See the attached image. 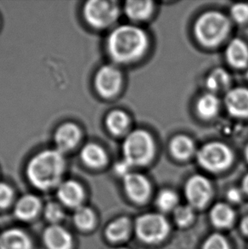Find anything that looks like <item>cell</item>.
<instances>
[{
    "instance_id": "cell-1",
    "label": "cell",
    "mask_w": 248,
    "mask_h": 249,
    "mask_svg": "<svg viewBox=\"0 0 248 249\" xmlns=\"http://www.w3.org/2000/svg\"><path fill=\"white\" fill-rule=\"evenodd\" d=\"M148 39L144 31L131 25L115 28L107 38V51L111 59L118 63L135 61L147 49Z\"/></svg>"
},
{
    "instance_id": "cell-2",
    "label": "cell",
    "mask_w": 248,
    "mask_h": 249,
    "mask_svg": "<svg viewBox=\"0 0 248 249\" xmlns=\"http://www.w3.org/2000/svg\"><path fill=\"white\" fill-rule=\"evenodd\" d=\"M65 168L62 153L57 150H46L31 159L27 167L29 181L43 191L59 186Z\"/></svg>"
},
{
    "instance_id": "cell-3",
    "label": "cell",
    "mask_w": 248,
    "mask_h": 249,
    "mask_svg": "<svg viewBox=\"0 0 248 249\" xmlns=\"http://www.w3.org/2000/svg\"><path fill=\"white\" fill-rule=\"evenodd\" d=\"M230 30V21L224 14L208 11L195 23V36L206 47H214L225 39Z\"/></svg>"
},
{
    "instance_id": "cell-4",
    "label": "cell",
    "mask_w": 248,
    "mask_h": 249,
    "mask_svg": "<svg viewBox=\"0 0 248 249\" xmlns=\"http://www.w3.org/2000/svg\"><path fill=\"white\" fill-rule=\"evenodd\" d=\"M124 160L132 167L143 166L151 161L155 145L151 135L143 129H136L126 136L123 145Z\"/></svg>"
},
{
    "instance_id": "cell-5",
    "label": "cell",
    "mask_w": 248,
    "mask_h": 249,
    "mask_svg": "<svg viewBox=\"0 0 248 249\" xmlns=\"http://www.w3.org/2000/svg\"><path fill=\"white\" fill-rule=\"evenodd\" d=\"M234 159L231 149L221 142H210L196 152V160L201 168L210 172H220L229 168Z\"/></svg>"
},
{
    "instance_id": "cell-6",
    "label": "cell",
    "mask_w": 248,
    "mask_h": 249,
    "mask_svg": "<svg viewBox=\"0 0 248 249\" xmlns=\"http://www.w3.org/2000/svg\"><path fill=\"white\" fill-rule=\"evenodd\" d=\"M134 229L139 239L142 242L156 244L168 236L170 226L162 214L150 213L140 216L136 219Z\"/></svg>"
},
{
    "instance_id": "cell-7",
    "label": "cell",
    "mask_w": 248,
    "mask_h": 249,
    "mask_svg": "<svg viewBox=\"0 0 248 249\" xmlns=\"http://www.w3.org/2000/svg\"><path fill=\"white\" fill-rule=\"evenodd\" d=\"M119 7L114 1L91 0L85 4L84 15L88 23L95 28H105L114 23L119 17Z\"/></svg>"
},
{
    "instance_id": "cell-8",
    "label": "cell",
    "mask_w": 248,
    "mask_h": 249,
    "mask_svg": "<svg viewBox=\"0 0 248 249\" xmlns=\"http://www.w3.org/2000/svg\"><path fill=\"white\" fill-rule=\"evenodd\" d=\"M185 195L192 208L202 209L213 196L211 182L202 175H194L185 184Z\"/></svg>"
},
{
    "instance_id": "cell-9",
    "label": "cell",
    "mask_w": 248,
    "mask_h": 249,
    "mask_svg": "<svg viewBox=\"0 0 248 249\" xmlns=\"http://www.w3.org/2000/svg\"><path fill=\"white\" fill-rule=\"evenodd\" d=\"M122 84V76L117 68L106 65L98 71L94 85L99 94L104 97H111L118 93Z\"/></svg>"
},
{
    "instance_id": "cell-10",
    "label": "cell",
    "mask_w": 248,
    "mask_h": 249,
    "mask_svg": "<svg viewBox=\"0 0 248 249\" xmlns=\"http://www.w3.org/2000/svg\"><path fill=\"white\" fill-rule=\"evenodd\" d=\"M124 186L127 196L136 203H143L151 194V185L144 175L130 173L124 178Z\"/></svg>"
},
{
    "instance_id": "cell-11",
    "label": "cell",
    "mask_w": 248,
    "mask_h": 249,
    "mask_svg": "<svg viewBox=\"0 0 248 249\" xmlns=\"http://www.w3.org/2000/svg\"><path fill=\"white\" fill-rule=\"evenodd\" d=\"M225 106L230 114L235 118L248 117V89L235 88L226 93Z\"/></svg>"
},
{
    "instance_id": "cell-12",
    "label": "cell",
    "mask_w": 248,
    "mask_h": 249,
    "mask_svg": "<svg viewBox=\"0 0 248 249\" xmlns=\"http://www.w3.org/2000/svg\"><path fill=\"white\" fill-rule=\"evenodd\" d=\"M80 137V129L77 125L71 123L61 125L54 135L56 150L61 153L70 151L77 145Z\"/></svg>"
},
{
    "instance_id": "cell-13",
    "label": "cell",
    "mask_w": 248,
    "mask_h": 249,
    "mask_svg": "<svg viewBox=\"0 0 248 249\" xmlns=\"http://www.w3.org/2000/svg\"><path fill=\"white\" fill-rule=\"evenodd\" d=\"M57 196L64 205L77 209L84 201V189L77 182L67 180L58 186Z\"/></svg>"
},
{
    "instance_id": "cell-14",
    "label": "cell",
    "mask_w": 248,
    "mask_h": 249,
    "mask_svg": "<svg viewBox=\"0 0 248 249\" xmlns=\"http://www.w3.org/2000/svg\"><path fill=\"white\" fill-rule=\"evenodd\" d=\"M44 242L48 249H71L72 238L70 233L62 226L52 225L44 232Z\"/></svg>"
},
{
    "instance_id": "cell-15",
    "label": "cell",
    "mask_w": 248,
    "mask_h": 249,
    "mask_svg": "<svg viewBox=\"0 0 248 249\" xmlns=\"http://www.w3.org/2000/svg\"><path fill=\"white\" fill-rule=\"evenodd\" d=\"M225 57L233 68L241 69L248 64V46L240 38L232 39L225 50Z\"/></svg>"
},
{
    "instance_id": "cell-16",
    "label": "cell",
    "mask_w": 248,
    "mask_h": 249,
    "mask_svg": "<svg viewBox=\"0 0 248 249\" xmlns=\"http://www.w3.org/2000/svg\"><path fill=\"white\" fill-rule=\"evenodd\" d=\"M32 246L30 237L21 230H8L0 235V249H32Z\"/></svg>"
},
{
    "instance_id": "cell-17",
    "label": "cell",
    "mask_w": 248,
    "mask_h": 249,
    "mask_svg": "<svg viewBox=\"0 0 248 249\" xmlns=\"http://www.w3.org/2000/svg\"><path fill=\"white\" fill-rule=\"evenodd\" d=\"M235 213L230 206L218 202L210 211V219L213 225L220 229H226L233 225Z\"/></svg>"
},
{
    "instance_id": "cell-18",
    "label": "cell",
    "mask_w": 248,
    "mask_h": 249,
    "mask_svg": "<svg viewBox=\"0 0 248 249\" xmlns=\"http://www.w3.org/2000/svg\"><path fill=\"white\" fill-rule=\"evenodd\" d=\"M39 199L34 195L23 196L19 199L15 208V214L21 220H30L37 215L40 210Z\"/></svg>"
},
{
    "instance_id": "cell-19",
    "label": "cell",
    "mask_w": 248,
    "mask_h": 249,
    "mask_svg": "<svg viewBox=\"0 0 248 249\" xmlns=\"http://www.w3.org/2000/svg\"><path fill=\"white\" fill-rule=\"evenodd\" d=\"M81 158L86 165L94 168H101L107 161V156L104 149L94 143L84 146L81 152Z\"/></svg>"
},
{
    "instance_id": "cell-20",
    "label": "cell",
    "mask_w": 248,
    "mask_h": 249,
    "mask_svg": "<svg viewBox=\"0 0 248 249\" xmlns=\"http://www.w3.org/2000/svg\"><path fill=\"white\" fill-rule=\"evenodd\" d=\"M154 6L151 1H127L124 11L130 20L141 21L150 17Z\"/></svg>"
},
{
    "instance_id": "cell-21",
    "label": "cell",
    "mask_w": 248,
    "mask_h": 249,
    "mask_svg": "<svg viewBox=\"0 0 248 249\" xmlns=\"http://www.w3.org/2000/svg\"><path fill=\"white\" fill-rule=\"evenodd\" d=\"M205 84L210 93L215 94L229 89L231 84V77L225 69L216 68L209 73Z\"/></svg>"
},
{
    "instance_id": "cell-22",
    "label": "cell",
    "mask_w": 248,
    "mask_h": 249,
    "mask_svg": "<svg viewBox=\"0 0 248 249\" xmlns=\"http://www.w3.org/2000/svg\"><path fill=\"white\" fill-rule=\"evenodd\" d=\"M170 151L176 159L185 160L194 154L195 146L192 139L186 135H177L172 140Z\"/></svg>"
},
{
    "instance_id": "cell-23",
    "label": "cell",
    "mask_w": 248,
    "mask_h": 249,
    "mask_svg": "<svg viewBox=\"0 0 248 249\" xmlns=\"http://www.w3.org/2000/svg\"><path fill=\"white\" fill-rule=\"evenodd\" d=\"M130 220L127 217H121L108 225L105 234L108 240L117 243L126 239L130 232Z\"/></svg>"
},
{
    "instance_id": "cell-24",
    "label": "cell",
    "mask_w": 248,
    "mask_h": 249,
    "mask_svg": "<svg viewBox=\"0 0 248 249\" xmlns=\"http://www.w3.org/2000/svg\"><path fill=\"white\" fill-rule=\"evenodd\" d=\"M220 107V101L213 93L202 94L196 102V111L203 118H213Z\"/></svg>"
},
{
    "instance_id": "cell-25",
    "label": "cell",
    "mask_w": 248,
    "mask_h": 249,
    "mask_svg": "<svg viewBox=\"0 0 248 249\" xmlns=\"http://www.w3.org/2000/svg\"><path fill=\"white\" fill-rule=\"evenodd\" d=\"M106 125L111 134L122 135H124L128 128L129 119L124 111L115 110L107 115L106 119Z\"/></svg>"
},
{
    "instance_id": "cell-26",
    "label": "cell",
    "mask_w": 248,
    "mask_h": 249,
    "mask_svg": "<svg viewBox=\"0 0 248 249\" xmlns=\"http://www.w3.org/2000/svg\"><path fill=\"white\" fill-rule=\"evenodd\" d=\"M73 220L77 228L82 231H89L95 224V215L92 209L81 206L75 210Z\"/></svg>"
},
{
    "instance_id": "cell-27",
    "label": "cell",
    "mask_w": 248,
    "mask_h": 249,
    "mask_svg": "<svg viewBox=\"0 0 248 249\" xmlns=\"http://www.w3.org/2000/svg\"><path fill=\"white\" fill-rule=\"evenodd\" d=\"M178 196L172 190H162L158 194L156 203L159 210L162 212H169L178 207Z\"/></svg>"
},
{
    "instance_id": "cell-28",
    "label": "cell",
    "mask_w": 248,
    "mask_h": 249,
    "mask_svg": "<svg viewBox=\"0 0 248 249\" xmlns=\"http://www.w3.org/2000/svg\"><path fill=\"white\" fill-rule=\"evenodd\" d=\"M174 217L178 226L186 227L190 226L195 218L193 208L190 205L178 206L174 210Z\"/></svg>"
},
{
    "instance_id": "cell-29",
    "label": "cell",
    "mask_w": 248,
    "mask_h": 249,
    "mask_svg": "<svg viewBox=\"0 0 248 249\" xmlns=\"http://www.w3.org/2000/svg\"><path fill=\"white\" fill-rule=\"evenodd\" d=\"M201 249H230V245L225 236L215 233L208 236Z\"/></svg>"
},
{
    "instance_id": "cell-30",
    "label": "cell",
    "mask_w": 248,
    "mask_h": 249,
    "mask_svg": "<svg viewBox=\"0 0 248 249\" xmlns=\"http://www.w3.org/2000/svg\"><path fill=\"white\" fill-rule=\"evenodd\" d=\"M232 20L242 24L248 20V4L245 3H234L230 10Z\"/></svg>"
},
{
    "instance_id": "cell-31",
    "label": "cell",
    "mask_w": 248,
    "mask_h": 249,
    "mask_svg": "<svg viewBox=\"0 0 248 249\" xmlns=\"http://www.w3.org/2000/svg\"><path fill=\"white\" fill-rule=\"evenodd\" d=\"M44 214L46 219L53 225H57V223L60 222L64 217L63 210L61 206L55 202L48 203L44 210Z\"/></svg>"
},
{
    "instance_id": "cell-32",
    "label": "cell",
    "mask_w": 248,
    "mask_h": 249,
    "mask_svg": "<svg viewBox=\"0 0 248 249\" xmlns=\"http://www.w3.org/2000/svg\"><path fill=\"white\" fill-rule=\"evenodd\" d=\"M13 191L5 183H0V209L10 205L13 199Z\"/></svg>"
},
{
    "instance_id": "cell-33",
    "label": "cell",
    "mask_w": 248,
    "mask_h": 249,
    "mask_svg": "<svg viewBox=\"0 0 248 249\" xmlns=\"http://www.w3.org/2000/svg\"><path fill=\"white\" fill-rule=\"evenodd\" d=\"M131 168H132V166L124 159L123 161L118 162L116 164L115 171L119 176H122L123 178H124L126 175H129L130 173H132L130 172Z\"/></svg>"
},
{
    "instance_id": "cell-34",
    "label": "cell",
    "mask_w": 248,
    "mask_h": 249,
    "mask_svg": "<svg viewBox=\"0 0 248 249\" xmlns=\"http://www.w3.org/2000/svg\"><path fill=\"white\" fill-rule=\"evenodd\" d=\"M227 198L233 203L241 202L242 199V192L238 188L229 189L227 192Z\"/></svg>"
},
{
    "instance_id": "cell-35",
    "label": "cell",
    "mask_w": 248,
    "mask_h": 249,
    "mask_svg": "<svg viewBox=\"0 0 248 249\" xmlns=\"http://www.w3.org/2000/svg\"><path fill=\"white\" fill-rule=\"evenodd\" d=\"M241 230L245 236H248V216L242 219L241 222Z\"/></svg>"
},
{
    "instance_id": "cell-36",
    "label": "cell",
    "mask_w": 248,
    "mask_h": 249,
    "mask_svg": "<svg viewBox=\"0 0 248 249\" xmlns=\"http://www.w3.org/2000/svg\"><path fill=\"white\" fill-rule=\"evenodd\" d=\"M242 191L248 195V174L246 175L242 180Z\"/></svg>"
},
{
    "instance_id": "cell-37",
    "label": "cell",
    "mask_w": 248,
    "mask_h": 249,
    "mask_svg": "<svg viewBox=\"0 0 248 249\" xmlns=\"http://www.w3.org/2000/svg\"><path fill=\"white\" fill-rule=\"evenodd\" d=\"M244 155H245V159L248 162V145L246 146L245 151H244Z\"/></svg>"
},
{
    "instance_id": "cell-38",
    "label": "cell",
    "mask_w": 248,
    "mask_h": 249,
    "mask_svg": "<svg viewBox=\"0 0 248 249\" xmlns=\"http://www.w3.org/2000/svg\"><path fill=\"white\" fill-rule=\"evenodd\" d=\"M125 249V248H115V249Z\"/></svg>"
},
{
    "instance_id": "cell-39",
    "label": "cell",
    "mask_w": 248,
    "mask_h": 249,
    "mask_svg": "<svg viewBox=\"0 0 248 249\" xmlns=\"http://www.w3.org/2000/svg\"><path fill=\"white\" fill-rule=\"evenodd\" d=\"M247 76H248V72H247Z\"/></svg>"
}]
</instances>
